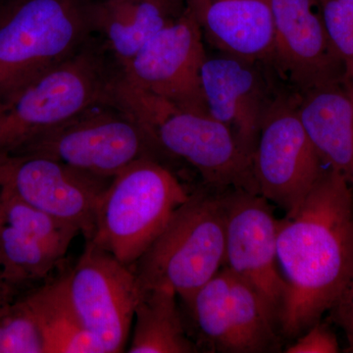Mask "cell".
I'll return each instance as SVG.
<instances>
[{
  "label": "cell",
  "instance_id": "cell-1",
  "mask_svg": "<svg viewBox=\"0 0 353 353\" xmlns=\"http://www.w3.org/2000/svg\"><path fill=\"white\" fill-rule=\"evenodd\" d=\"M352 189L330 167L296 212L278 220L282 338L294 340L319 322L345 288L353 263Z\"/></svg>",
  "mask_w": 353,
  "mask_h": 353
},
{
  "label": "cell",
  "instance_id": "cell-2",
  "mask_svg": "<svg viewBox=\"0 0 353 353\" xmlns=\"http://www.w3.org/2000/svg\"><path fill=\"white\" fill-rule=\"evenodd\" d=\"M121 68L101 37L0 99V157L113 99Z\"/></svg>",
  "mask_w": 353,
  "mask_h": 353
},
{
  "label": "cell",
  "instance_id": "cell-3",
  "mask_svg": "<svg viewBox=\"0 0 353 353\" xmlns=\"http://www.w3.org/2000/svg\"><path fill=\"white\" fill-rule=\"evenodd\" d=\"M114 99L143 128L158 153L181 158L201 174L206 187L226 192L259 194L252 158L243 152L233 132L208 113L180 108L143 92L120 72Z\"/></svg>",
  "mask_w": 353,
  "mask_h": 353
},
{
  "label": "cell",
  "instance_id": "cell-4",
  "mask_svg": "<svg viewBox=\"0 0 353 353\" xmlns=\"http://www.w3.org/2000/svg\"><path fill=\"white\" fill-rule=\"evenodd\" d=\"M225 192L190 194L132 265L139 288H170L187 303L225 264Z\"/></svg>",
  "mask_w": 353,
  "mask_h": 353
},
{
  "label": "cell",
  "instance_id": "cell-5",
  "mask_svg": "<svg viewBox=\"0 0 353 353\" xmlns=\"http://www.w3.org/2000/svg\"><path fill=\"white\" fill-rule=\"evenodd\" d=\"M97 0H12L0 6V99L81 50Z\"/></svg>",
  "mask_w": 353,
  "mask_h": 353
},
{
  "label": "cell",
  "instance_id": "cell-6",
  "mask_svg": "<svg viewBox=\"0 0 353 353\" xmlns=\"http://www.w3.org/2000/svg\"><path fill=\"white\" fill-rule=\"evenodd\" d=\"M190 196L157 158L128 166L111 181L97 208L92 241L132 266Z\"/></svg>",
  "mask_w": 353,
  "mask_h": 353
},
{
  "label": "cell",
  "instance_id": "cell-7",
  "mask_svg": "<svg viewBox=\"0 0 353 353\" xmlns=\"http://www.w3.org/2000/svg\"><path fill=\"white\" fill-rule=\"evenodd\" d=\"M157 153L150 137L118 105L113 95L111 101L39 137L15 155H41L88 175L112 181L139 159H157Z\"/></svg>",
  "mask_w": 353,
  "mask_h": 353
},
{
  "label": "cell",
  "instance_id": "cell-8",
  "mask_svg": "<svg viewBox=\"0 0 353 353\" xmlns=\"http://www.w3.org/2000/svg\"><path fill=\"white\" fill-rule=\"evenodd\" d=\"M209 352H279L277 317L250 283L226 266L185 303ZM199 347V345H197Z\"/></svg>",
  "mask_w": 353,
  "mask_h": 353
},
{
  "label": "cell",
  "instance_id": "cell-9",
  "mask_svg": "<svg viewBox=\"0 0 353 353\" xmlns=\"http://www.w3.org/2000/svg\"><path fill=\"white\" fill-rule=\"evenodd\" d=\"M323 163L297 113V99H272L252 154L259 196L292 215L322 176Z\"/></svg>",
  "mask_w": 353,
  "mask_h": 353
},
{
  "label": "cell",
  "instance_id": "cell-10",
  "mask_svg": "<svg viewBox=\"0 0 353 353\" xmlns=\"http://www.w3.org/2000/svg\"><path fill=\"white\" fill-rule=\"evenodd\" d=\"M64 275L70 303L102 353L124 352L141 294L132 267L87 241Z\"/></svg>",
  "mask_w": 353,
  "mask_h": 353
},
{
  "label": "cell",
  "instance_id": "cell-11",
  "mask_svg": "<svg viewBox=\"0 0 353 353\" xmlns=\"http://www.w3.org/2000/svg\"><path fill=\"white\" fill-rule=\"evenodd\" d=\"M201 26L185 10L163 28L123 68L132 85L180 108L208 113L201 88L206 55Z\"/></svg>",
  "mask_w": 353,
  "mask_h": 353
},
{
  "label": "cell",
  "instance_id": "cell-12",
  "mask_svg": "<svg viewBox=\"0 0 353 353\" xmlns=\"http://www.w3.org/2000/svg\"><path fill=\"white\" fill-rule=\"evenodd\" d=\"M111 181L36 154L0 157V190L94 236L97 208Z\"/></svg>",
  "mask_w": 353,
  "mask_h": 353
},
{
  "label": "cell",
  "instance_id": "cell-13",
  "mask_svg": "<svg viewBox=\"0 0 353 353\" xmlns=\"http://www.w3.org/2000/svg\"><path fill=\"white\" fill-rule=\"evenodd\" d=\"M80 230L0 190V280L23 294L50 280Z\"/></svg>",
  "mask_w": 353,
  "mask_h": 353
},
{
  "label": "cell",
  "instance_id": "cell-14",
  "mask_svg": "<svg viewBox=\"0 0 353 353\" xmlns=\"http://www.w3.org/2000/svg\"><path fill=\"white\" fill-rule=\"evenodd\" d=\"M225 264L280 317L285 283L277 257L278 219L270 202L243 190L225 192Z\"/></svg>",
  "mask_w": 353,
  "mask_h": 353
},
{
  "label": "cell",
  "instance_id": "cell-15",
  "mask_svg": "<svg viewBox=\"0 0 353 353\" xmlns=\"http://www.w3.org/2000/svg\"><path fill=\"white\" fill-rule=\"evenodd\" d=\"M271 63L301 94L345 82V63L334 48L316 0H270Z\"/></svg>",
  "mask_w": 353,
  "mask_h": 353
},
{
  "label": "cell",
  "instance_id": "cell-16",
  "mask_svg": "<svg viewBox=\"0 0 353 353\" xmlns=\"http://www.w3.org/2000/svg\"><path fill=\"white\" fill-rule=\"evenodd\" d=\"M256 64L223 53L206 57L201 68L202 94L209 115L229 128L252 158L272 101Z\"/></svg>",
  "mask_w": 353,
  "mask_h": 353
},
{
  "label": "cell",
  "instance_id": "cell-17",
  "mask_svg": "<svg viewBox=\"0 0 353 353\" xmlns=\"http://www.w3.org/2000/svg\"><path fill=\"white\" fill-rule=\"evenodd\" d=\"M204 39L224 54L271 62L274 23L270 0H185Z\"/></svg>",
  "mask_w": 353,
  "mask_h": 353
},
{
  "label": "cell",
  "instance_id": "cell-18",
  "mask_svg": "<svg viewBox=\"0 0 353 353\" xmlns=\"http://www.w3.org/2000/svg\"><path fill=\"white\" fill-rule=\"evenodd\" d=\"M297 99V113L324 163L353 188V102L345 83L312 88Z\"/></svg>",
  "mask_w": 353,
  "mask_h": 353
},
{
  "label": "cell",
  "instance_id": "cell-19",
  "mask_svg": "<svg viewBox=\"0 0 353 353\" xmlns=\"http://www.w3.org/2000/svg\"><path fill=\"white\" fill-rule=\"evenodd\" d=\"M185 8L180 0H97L95 34L123 68Z\"/></svg>",
  "mask_w": 353,
  "mask_h": 353
},
{
  "label": "cell",
  "instance_id": "cell-20",
  "mask_svg": "<svg viewBox=\"0 0 353 353\" xmlns=\"http://www.w3.org/2000/svg\"><path fill=\"white\" fill-rule=\"evenodd\" d=\"M170 288L143 290L134 315L130 353H194L199 348L185 331Z\"/></svg>",
  "mask_w": 353,
  "mask_h": 353
},
{
  "label": "cell",
  "instance_id": "cell-21",
  "mask_svg": "<svg viewBox=\"0 0 353 353\" xmlns=\"http://www.w3.org/2000/svg\"><path fill=\"white\" fill-rule=\"evenodd\" d=\"M46 345V353H102L70 303L65 275L50 278L23 294Z\"/></svg>",
  "mask_w": 353,
  "mask_h": 353
},
{
  "label": "cell",
  "instance_id": "cell-22",
  "mask_svg": "<svg viewBox=\"0 0 353 353\" xmlns=\"http://www.w3.org/2000/svg\"><path fill=\"white\" fill-rule=\"evenodd\" d=\"M0 353H46L41 327L23 294L0 301Z\"/></svg>",
  "mask_w": 353,
  "mask_h": 353
},
{
  "label": "cell",
  "instance_id": "cell-23",
  "mask_svg": "<svg viewBox=\"0 0 353 353\" xmlns=\"http://www.w3.org/2000/svg\"><path fill=\"white\" fill-rule=\"evenodd\" d=\"M325 29L345 63L353 61V0H316Z\"/></svg>",
  "mask_w": 353,
  "mask_h": 353
},
{
  "label": "cell",
  "instance_id": "cell-24",
  "mask_svg": "<svg viewBox=\"0 0 353 353\" xmlns=\"http://www.w3.org/2000/svg\"><path fill=\"white\" fill-rule=\"evenodd\" d=\"M294 340V343L285 348V353L340 352L336 334L321 321L315 323Z\"/></svg>",
  "mask_w": 353,
  "mask_h": 353
},
{
  "label": "cell",
  "instance_id": "cell-25",
  "mask_svg": "<svg viewBox=\"0 0 353 353\" xmlns=\"http://www.w3.org/2000/svg\"><path fill=\"white\" fill-rule=\"evenodd\" d=\"M331 311L334 322L345 332L347 341L345 352L353 353V263L345 288Z\"/></svg>",
  "mask_w": 353,
  "mask_h": 353
},
{
  "label": "cell",
  "instance_id": "cell-26",
  "mask_svg": "<svg viewBox=\"0 0 353 353\" xmlns=\"http://www.w3.org/2000/svg\"><path fill=\"white\" fill-rule=\"evenodd\" d=\"M9 296H20V294H16L14 290L9 289V288L6 287V285L2 283V281L0 280V301Z\"/></svg>",
  "mask_w": 353,
  "mask_h": 353
},
{
  "label": "cell",
  "instance_id": "cell-27",
  "mask_svg": "<svg viewBox=\"0 0 353 353\" xmlns=\"http://www.w3.org/2000/svg\"><path fill=\"white\" fill-rule=\"evenodd\" d=\"M345 81L353 87V61L345 64Z\"/></svg>",
  "mask_w": 353,
  "mask_h": 353
},
{
  "label": "cell",
  "instance_id": "cell-28",
  "mask_svg": "<svg viewBox=\"0 0 353 353\" xmlns=\"http://www.w3.org/2000/svg\"><path fill=\"white\" fill-rule=\"evenodd\" d=\"M10 1H12V0H0V6H4V4L8 3Z\"/></svg>",
  "mask_w": 353,
  "mask_h": 353
},
{
  "label": "cell",
  "instance_id": "cell-29",
  "mask_svg": "<svg viewBox=\"0 0 353 353\" xmlns=\"http://www.w3.org/2000/svg\"><path fill=\"white\" fill-rule=\"evenodd\" d=\"M180 1H183L185 3V0H180Z\"/></svg>",
  "mask_w": 353,
  "mask_h": 353
}]
</instances>
